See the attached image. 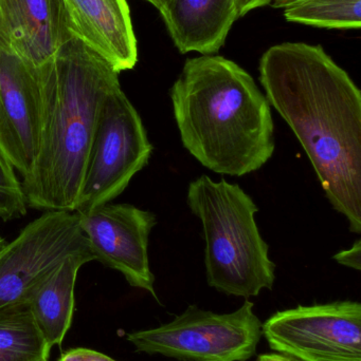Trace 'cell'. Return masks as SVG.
<instances>
[{
    "label": "cell",
    "instance_id": "cell-1",
    "mask_svg": "<svg viewBox=\"0 0 361 361\" xmlns=\"http://www.w3.org/2000/svg\"><path fill=\"white\" fill-rule=\"evenodd\" d=\"M259 70L267 101L300 142L331 205L360 233V88L320 44H276Z\"/></svg>",
    "mask_w": 361,
    "mask_h": 361
},
{
    "label": "cell",
    "instance_id": "cell-2",
    "mask_svg": "<svg viewBox=\"0 0 361 361\" xmlns=\"http://www.w3.org/2000/svg\"><path fill=\"white\" fill-rule=\"evenodd\" d=\"M119 74L76 35L37 68L42 130L33 171L21 180L28 206L76 212L100 112L120 88Z\"/></svg>",
    "mask_w": 361,
    "mask_h": 361
},
{
    "label": "cell",
    "instance_id": "cell-3",
    "mask_svg": "<svg viewBox=\"0 0 361 361\" xmlns=\"http://www.w3.org/2000/svg\"><path fill=\"white\" fill-rule=\"evenodd\" d=\"M184 147L218 175L262 169L276 149L271 104L254 78L230 59H187L170 91Z\"/></svg>",
    "mask_w": 361,
    "mask_h": 361
},
{
    "label": "cell",
    "instance_id": "cell-4",
    "mask_svg": "<svg viewBox=\"0 0 361 361\" xmlns=\"http://www.w3.org/2000/svg\"><path fill=\"white\" fill-rule=\"evenodd\" d=\"M187 201L203 225L210 288L245 299L273 290L276 264L256 225L252 197L239 185L203 175L189 184Z\"/></svg>",
    "mask_w": 361,
    "mask_h": 361
},
{
    "label": "cell",
    "instance_id": "cell-5",
    "mask_svg": "<svg viewBox=\"0 0 361 361\" xmlns=\"http://www.w3.org/2000/svg\"><path fill=\"white\" fill-rule=\"evenodd\" d=\"M246 299L237 311L213 313L190 305L169 324L127 335L138 352L179 361H247L256 354L262 322Z\"/></svg>",
    "mask_w": 361,
    "mask_h": 361
},
{
    "label": "cell",
    "instance_id": "cell-6",
    "mask_svg": "<svg viewBox=\"0 0 361 361\" xmlns=\"http://www.w3.org/2000/svg\"><path fill=\"white\" fill-rule=\"evenodd\" d=\"M152 152L141 116L121 87L112 91L100 112L76 212L119 197L148 164Z\"/></svg>",
    "mask_w": 361,
    "mask_h": 361
},
{
    "label": "cell",
    "instance_id": "cell-7",
    "mask_svg": "<svg viewBox=\"0 0 361 361\" xmlns=\"http://www.w3.org/2000/svg\"><path fill=\"white\" fill-rule=\"evenodd\" d=\"M83 252L91 250L76 212H44L0 250V310L30 303L66 259Z\"/></svg>",
    "mask_w": 361,
    "mask_h": 361
},
{
    "label": "cell",
    "instance_id": "cell-8",
    "mask_svg": "<svg viewBox=\"0 0 361 361\" xmlns=\"http://www.w3.org/2000/svg\"><path fill=\"white\" fill-rule=\"evenodd\" d=\"M271 350L302 361H361V305L335 301L277 312L262 324Z\"/></svg>",
    "mask_w": 361,
    "mask_h": 361
},
{
    "label": "cell",
    "instance_id": "cell-9",
    "mask_svg": "<svg viewBox=\"0 0 361 361\" xmlns=\"http://www.w3.org/2000/svg\"><path fill=\"white\" fill-rule=\"evenodd\" d=\"M76 214L95 260L120 271L131 286L158 300L148 259L156 216L131 204L110 203Z\"/></svg>",
    "mask_w": 361,
    "mask_h": 361
},
{
    "label": "cell",
    "instance_id": "cell-10",
    "mask_svg": "<svg viewBox=\"0 0 361 361\" xmlns=\"http://www.w3.org/2000/svg\"><path fill=\"white\" fill-rule=\"evenodd\" d=\"M40 130L37 69L0 42V147L23 180L35 165Z\"/></svg>",
    "mask_w": 361,
    "mask_h": 361
},
{
    "label": "cell",
    "instance_id": "cell-11",
    "mask_svg": "<svg viewBox=\"0 0 361 361\" xmlns=\"http://www.w3.org/2000/svg\"><path fill=\"white\" fill-rule=\"evenodd\" d=\"M73 36L64 0H0V42L36 69Z\"/></svg>",
    "mask_w": 361,
    "mask_h": 361
},
{
    "label": "cell",
    "instance_id": "cell-12",
    "mask_svg": "<svg viewBox=\"0 0 361 361\" xmlns=\"http://www.w3.org/2000/svg\"><path fill=\"white\" fill-rule=\"evenodd\" d=\"M74 33L117 72L135 68L137 38L126 0H64Z\"/></svg>",
    "mask_w": 361,
    "mask_h": 361
},
{
    "label": "cell",
    "instance_id": "cell-13",
    "mask_svg": "<svg viewBox=\"0 0 361 361\" xmlns=\"http://www.w3.org/2000/svg\"><path fill=\"white\" fill-rule=\"evenodd\" d=\"M160 14L182 54H216L239 18L237 0H169Z\"/></svg>",
    "mask_w": 361,
    "mask_h": 361
},
{
    "label": "cell",
    "instance_id": "cell-14",
    "mask_svg": "<svg viewBox=\"0 0 361 361\" xmlns=\"http://www.w3.org/2000/svg\"><path fill=\"white\" fill-rule=\"evenodd\" d=\"M95 260L91 252L66 259L34 293L30 309L49 349L61 347L71 326L74 312V288L78 271Z\"/></svg>",
    "mask_w": 361,
    "mask_h": 361
},
{
    "label": "cell",
    "instance_id": "cell-15",
    "mask_svg": "<svg viewBox=\"0 0 361 361\" xmlns=\"http://www.w3.org/2000/svg\"><path fill=\"white\" fill-rule=\"evenodd\" d=\"M50 351L30 303L0 310V361H48Z\"/></svg>",
    "mask_w": 361,
    "mask_h": 361
},
{
    "label": "cell",
    "instance_id": "cell-16",
    "mask_svg": "<svg viewBox=\"0 0 361 361\" xmlns=\"http://www.w3.org/2000/svg\"><path fill=\"white\" fill-rule=\"evenodd\" d=\"M290 23L326 29H360L361 0H300L284 8Z\"/></svg>",
    "mask_w": 361,
    "mask_h": 361
},
{
    "label": "cell",
    "instance_id": "cell-17",
    "mask_svg": "<svg viewBox=\"0 0 361 361\" xmlns=\"http://www.w3.org/2000/svg\"><path fill=\"white\" fill-rule=\"evenodd\" d=\"M27 210L28 202L23 183L0 147V219L10 221L23 218Z\"/></svg>",
    "mask_w": 361,
    "mask_h": 361
},
{
    "label": "cell",
    "instance_id": "cell-18",
    "mask_svg": "<svg viewBox=\"0 0 361 361\" xmlns=\"http://www.w3.org/2000/svg\"><path fill=\"white\" fill-rule=\"evenodd\" d=\"M338 264L350 269L360 271L361 269V240H356L350 250H341L333 257Z\"/></svg>",
    "mask_w": 361,
    "mask_h": 361
},
{
    "label": "cell",
    "instance_id": "cell-19",
    "mask_svg": "<svg viewBox=\"0 0 361 361\" xmlns=\"http://www.w3.org/2000/svg\"><path fill=\"white\" fill-rule=\"evenodd\" d=\"M57 361H117L105 354L89 349H72L61 354Z\"/></svg>",
    "mask_w": 361,
    "mask_h": 361
},
{
    "label": "cell",
    "instance_id": "cell-20",
    "mask_svg": "<svg viewBox=\"0 0 361 361\" xmlns=\"http://www.w3.org/2000/svg\"><path fill=\"white\" fill-rule=\"evenodd\" d=\"M273 0H237V15L239 17L245 16L251 11L259 8H264V6L271 4Z\"/></svg>",
    "mask_w": 361,
    "mask_h": 361
},
{
    "label": "cell",
    "instance_id": "cell-21",
    "mask_svg": "<svg viewBox=\"0 0 361 361\" xmlns=\"http://www.w3.org/2000/svg\"><path fill=\"white\" fill-rule=\"evenodd\" d=\"M256 361H302L298 358L292 357V356L286 355V354L275 353V354H262L259 356Z\"/></svg>",
    "mask_w": 361,
    "mask_h": 361
},
{
    "label": "cell",
    "instance_id": "cell-22",
    "mask_svg": "<svg viewBox=\"0 0 361 361\" xmlns=\"http://www.w3.org/2000/svg\"><path fill=\"white\" fill-rule=\"evenodd\" d=\"M297 1H300V0H273L271 4H273V8H284Z\"/></svg>",
    "mask_w": 361,
    "mask_h": 361
},
{
    "label": "cell",
    "instance_id": "cell-23",
    "mask_svg": "<svg viewBox=\"0 0 361 361\" xmlns=\"http://www.w3.org/2000/svg\"><path fill=\"white\" fill-rule=\"evenodd\" d=\"M146 1L150 2V4H153L160 12L169 0H146Z\"/></svg>",
    "mask_w": 361,
    "mask_h": 361
},
{
    "label": "cell",
    "instance_id": "cell-24",
    "mask_svg": "<svg viewBox=\"0 0 361 361\" xmlns=\"http://www.w3.org/2000/svg\"><path fill=\"white\" fill-rule=\"evenodd\" d=\"M6 241L4 239V238L1 237V235H0V250L4 248V246L6 245Z\"/></svg>",
    "mask_w": 361,
    "mask_h": 361
}]
</instances>
